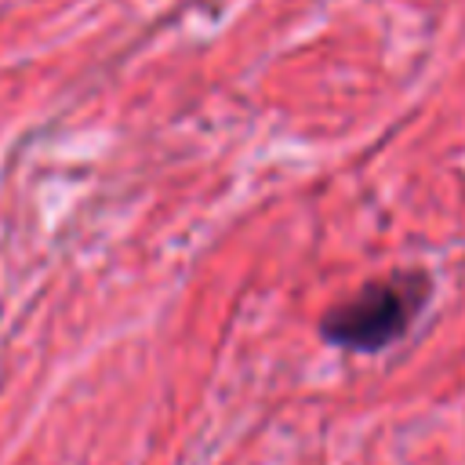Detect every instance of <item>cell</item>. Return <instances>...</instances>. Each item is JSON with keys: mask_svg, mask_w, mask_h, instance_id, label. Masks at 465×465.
Returning a JSON list of instances; mask_svg holds the SVG:
<instances>
[{"mask_svg": "<svg viewBox=\"0 0 465 465\" xmlns=\"http://www.w3.org/2000/svg\"><path fill=\"white\" fill-rule=\"evenodd\" d=\"M436 283L429 269H396L367 280L356 294L338 302L320 320V338L341 352L371 356L396 345L425 312Z\"/></svg>", "mask_w": 465, "mask_h": 465, "instance_id": "cell-1", "label": "cell"}]
</instances>
